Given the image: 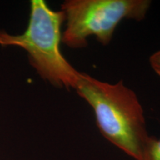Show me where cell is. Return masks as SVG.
<instances>
[{
	"label": "cell",
	"mask_w": 160,
	"mask_h": 160,
	"mask_svg": "<svg viewBox=\"0 0 160 160\" xmlns=\"http://www.w3.org/2000/svg\"><path fill=\"white\" fill-rule=\"evenodd\" d=\"M75 91L91 106L101 134L135 160H141L150 139L144 110L135 92L115 84L80 73Z\"/></svg>",
	"instance_id": "1"
},
{
	"label": "cell",
	"mask_w": 160,
	"mask_h": 160,
	"mask_svg": "<svg viewBox=\"0 0 160 160\" xmlns=\"http://www.w3.org/2000/svg\"><path fill=\"white\" fill-rule=\"evenodd\" d=\"M64 13L54 11L45 0H31L27 28L21 34L0 31V46L25 50L30 65L43 80L59 88L75 89L81 72L61 51Z\"/></svg>",
	"instance_id": "2"
},
{
	"label": "cell",
	"mask_w": 160,
	"mask_h": 160,
	"mask_svg": "<svg viewBox=\"0 0 160 160\" xmlns=\"http://www.w3.org/2000/svg\"><path fill=\"white\" fill-rule=\"evenodd\" d=\"M151 5L149 0H66L61 5L65 29L62 42L73 49L85 48L94 37L108 45L124 19L142 21Z\"/></svg>",
	"instance_id": "3"
},
{
	"label": "cell",
	"mask_w": 160,
	"mask_h": 160,
	"mask_svg": "<svg viewBox=\"0 0 160 160\" xmlns=\"http://www.w3.org/2000/svg\"><path fill=\"white\" fill-rule=\"evenodd\" d=\"M141 160H160V138L151 136L146 144Z\"/></svg>",
	"instance_id": "4"
},
{
	"label": "cell",
	"mask_w": 160,
	"mask_h": 160,
	"mask_svg": "<svg viewBox=\"0 0 160 160\" xmlns=\"http://www.w3.org/2000/svg\"><path fill=\"white\" fill-rule=\"evenodd\" d=\"M149 63L153 71L160 77V50L156 51L150 57Z\"/></svg>",
	"instance_id": "5"
}]
</instances>
